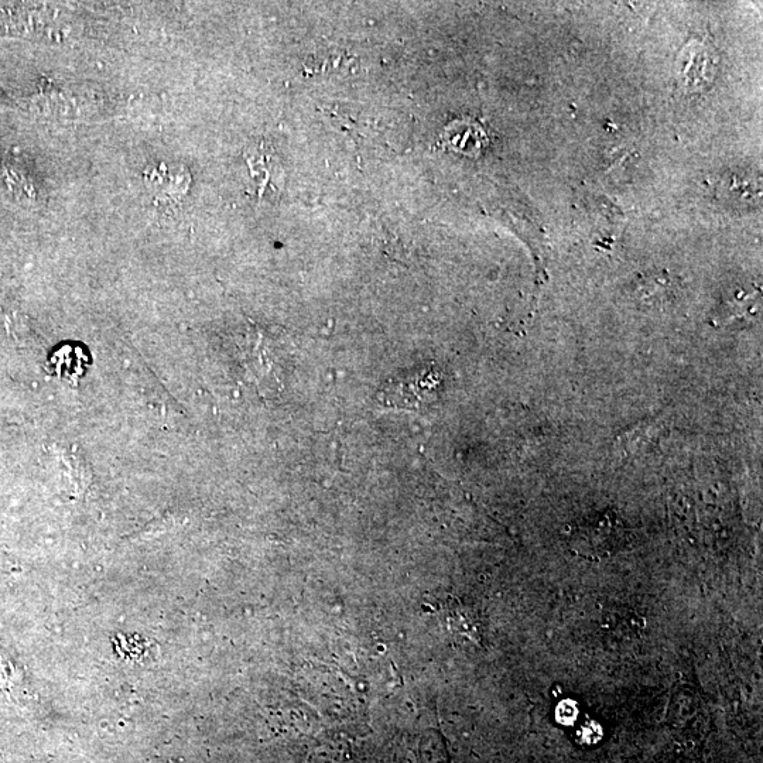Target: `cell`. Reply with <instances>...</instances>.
Returning a JSON list of instances; mask_svg holds the SVG:
<instances>
[{
    "label": "cell",
    "instance_id": "cell-1",
    "mask_svg": "<svg viewBox=\"0 0 763 763\" xmlns=\"http://www.w3.org/2000/svg\"><path fill=\"white\" fill-rule=\"evenodd\" d=\"M434 385L436 379H433L431 372H414L389 382L382 390L381 399L385 405L417 406L427 398Z\"/></svg>",
    "mask_w": 763,
    "mask_h": 763
},
{
    "label": "cell",
    "instance_id": "cell-2",
    "mask_svg": "<svg viewBox=\"0 0 763 763\" xmlns=\"http://www.w3.org/2000/svg\"><path fill=\"white\" fill-rule=\"evenodd\" d=\"M622 529L617 528L614 522L607 523L600 520V523L593 526H587V529L581 530V536H578L577 547L588 554H609L615 547L621 543Z\"/></svg>",
    "mask_w": 763,
    "mask_h": 763
}]
</instances>
